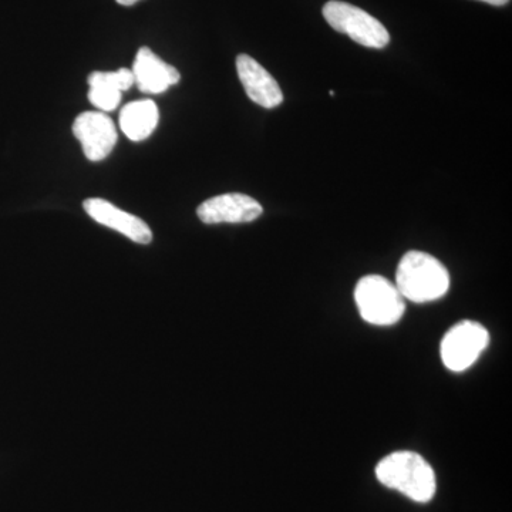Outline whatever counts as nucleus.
Segmentation results:
<instances>
[{"label": "nucleus", "instance_id": "9d476101", "mask_svg": "<svg viewBox=\"0 0 512 512\" xmlns=\"http://www.w3.org/2000/svg\"><path fill=\"white\" fill-rule=\"evenodd\" d=\"M131 72L134 74V83L143 93L167 92L181 79L180 73L174 66L165 63L148 47H141L138 50Z\"/></svg>", "mask_w": 512, "mask_h": 512}, {"label": "nucleus", "instance_id": "1a4fd4ad", "mask_svg": "<svg viewBox=\"0 0 512 512\" xmlns=\"http://www.w3.org/2000/svg\"><path fill=\"white\" fill-rule=\"evenodd\" d=\"M237 72L249 99L264 107L275 109L284 101L281 87L272 74L248 55L237 57Z\"/></svg>", "mask_w": 512, "mask_h": 512}, {"label": "nucleus", "instance_id": "f257e3e1", "mask_svg": "<svg viewBox=\"0 0 512 512\" xmlns=\"http://www.w3.org/2000/svg\"><path fill=\"white\" fill-rule=\"evenodd\" d=\"M376 477L387 488L399 491L416 503H429L436 494L433 468L413 451H396L384 457L377 464Z\"/></svg>", "mask_w": 512, "mask_h": 512}, {"label": "nucleus", "instance_id": "0eeeda50", "mask_svg": "<svg viewBox=\"0 0 512 512\" xmlns=\"http://www.w3.org/2000/svg\"><path fill=\"white\" fill-rule=\"evenodd\" d=\"M264 208L249 195L222 194L202 202L198 207V218L204 224H245L261 217Z\"/></svg>", "mask_w": 512, "mask_h": 512}, {"label": "nucleus", "instance_id": "2eb2a0df", "mask_svg": "<svg viewBox=\"0 0 512 512\" xmlns=\"http://www.w3.org/2000/svg\"><path fill=\"white\" fill-rule=\"evenodd\" d=\"M116 2L121 6H133L140 2V0H116Z\"/></svg>", "mask_w": 512, "mask_h": 512}, {"label": "nucleus", "instance_id": "4468645a", "mask_svg": "<svg viewBox=\"0 0 512 512\" xmlns=\"http://www.w3.org/2000/svg\"><path fill=\"white\" fill-rule=\"evenodd\" d=\"M481 2L490 3V5L494 6H504L510 3V0H481Z\"/></svg>", "mask_w": 512, "mask_h": 512}, {"label": "nucleus", "instance_id": "39448f33", "mask_svg": "<svg viewBox=\"0 0 512 512\" xmlns=\"http://www.w3.org/2000/svg\"><path fill=\"white\" fill-rule=\"evenodd\" d=\"M490 342L487 329L473 320L453 326L441 342V360L451 372H464L477 362Z\"/></svg>", "mask_w": 512, "mask_h": 512}, {"label": "nucleus", "instance_id": "f03ea898", "mask_svg": "<svg viewBox=\"0 0 512 512\" xmlns=\"http://www.w3.org/2000/svg\"><path fill=\"white\" fill-rule=\"evenodd\" d=\"M394 285L404 299L414 303L433 302L443 298L450 289V274L434 256L410 251L397 266Z\"/></svg>", "mask_w": 512, "mask_h": 512}, {"label": "nucleus", "instance_id": "6e6552de", "mask_svg": "<svg viewBox=\"0 0 512 512\" xmlns=\"http://www.w3.org/2000/svg\"><path fill=\"white\" fill-rule=\"evenodd\" d=\"M83 208L94 221L120 232L124 237L137 242V244L147 245L153 241V231L146 222L136 215L121 211L109 201L101 200V198H89L83 202Z\"/></svg>", "mask_w": 512, "mask_h": 512}, {"label": "nucleus", "instance_id": "7ed1b4c3", "mask_svg": "<svg viewBox=\"0 0 512 512\" xmlns=\"http://www.w3.org/2000/svg\"><path fill=\"white\" fill-rule=\"evenodd\" d=\"M355 301L363 320L376 326H392L406 312L402 293L379 275L365 276L357 282Z\"/></svg>", "mask_w": 512, "mask_h": 512}, {"label": "nucleus", "instance_id": "20e7f679", "mask_svg": "<svg viewBox=\"0 0 512 512\" xmlns=\"http://www.w3.org/2000/svg\"><path fill=\"white\" fill-rule=\"evenodd\" d=\"M322 12L326 22L336 32L345 33L359 45L372 49H383L389 45L390 35L382 22L357 6L330 0L323 6Z\"/></svg>", "mask_w": 512, "mask_h": 512}, {"label": "nucleus", "instance_id": "ddd939ff", "mask_svg": "<svg viewBox=\"0 0 512 512\" xmlns=\"http://www.w3.org/2000/svg\"><path fill=\"white\" fill-rule=\"evenodd\" d=\"M89 100L100 111H113L120 104L121 92L109 87H90Z\"/></svg>", "mask_w": 512, "mask_h": 512}, {"label": "nucleus", "instance_id": "423d86ee", "mask_svg": "<svg viewBox=\"0 0 512 512\" xmlns=\"http://www.w3.org/2000/svg\"><path fill=\"white\" fill-rule=\"evenodd\" d=\"M73 133L82 144L84 156L90 161H101L109 157L119 138L113 120L101 111L80 114L74 120Z\"/></svg>", "mask_w": 512, "mask_h": 512}, {"label": "nucleus", "instance_id": "9b49d317", "mask_svg": "<svg viewBox=\"0 0 512 512\" xmlns=\"http://www.w3.org/2000/svg\"><path fill=\"white\" fill-rule=\"evenodd\" d=\"M158 107L151 100H137L127 104L120 113V128L131 141H143L156 130Z\"/></svg>", "mask_w": 512, "mask_h": 512}, {"label": "nucleus", "instance_id": "f8f14e48", "mask_svg": "<svg viewBox=\"0 0 512 512\" xmlns=\"http://www.w3.org/2000/svg\"><path fill=\"white\" fill-rule=\"evenodd\" d=\"M87 82L90 87H109L124 92L133 86L134 74L128 69H120L117 72H94L90 74Z\"/></svg>", "mask_w": 512, "mask_h": 512}]
</instances>
